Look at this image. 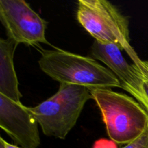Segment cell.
Listing matches in <instances>:
<instances>
[{
	"label": "cell",
	"mask_w": 148,
	"mask_h": 148,
	"mask_svg": "<svg viewBox=\"0 0 148 148\" xmlns=\"http://www.w3.org/2000/svg\"><path fill=\"white\" fill-rule=\"evenodd\" d=\"M90 98L88 88L62 83L54 95L36 106L26 108L40 126L44 135L64 140Z\"/></svg>",
	"instance_id": "3"
},
{
	"label": "cell",
	"mask_w": 148,
	"mask_h": 148,
	"mask_svg": "<svg viewBox=\"0 0 148 148\" xmlns=\"http://www.w3.org/2000/svg\"><path fill=\"white\" fill-rule=\"evenodd\" d=\"M40 69L60 84H72L89 90L122 88L119 79L108 68L91 57L60 49L42 50Z\"/></svg>",
	"instance_id": "1"
},
{
	"label": "cell",
	"mask_w": 148,
	"mask_h": 148,
	"mask_svg": "<svg viewBox=\"0 0 148 148\" xmlns=\"http://www.w3.org/2000/svg\"><path fill=\"white\" fill-rule=\"evenodd\" d=\"M122 148H148V126L140 137Z\"/></svg>",
	"instance_id": "10"
},
{
	"label": "cell",
	"mask_w": 148,
	"mask_h": 148,
	"mask_svg": "<svg viewBox=\"0 0 148 148\" xmlns=\"http://www.w3.org/2000/svg\"><path fill=\"white\" fill-rule=\"evenodd\" d=\"M121 49L113 43H103L95 40L91 56L108 66L120 80L122 89L129 92L136 83V75L132 64H130L121 53Z\"/></svg>",
	"instance_id": "7"
},
{
	"label": "cell",
	"mask_w": 148,
	"mask_h": 148,
	"mask_svg": "<svg viewBox=\"0 0 148 148\" xmlns=\"http://www.w3.org/2000/svg\"><path fill=\"white\" fill-rule=\"evenodd\" d=\"M17 46L8 38L0 40V94L20 103L22 94L14 66V54Z\"/></svg>",
	"instance_id": "8"
},
{
	"label": "cell",
	"mask_w": 148,
	"mask_h": 148,
	"mask_svg": "<svg viewBox=\"0 0 148 148\" xmlns=\"http://www.w3.org/2000/svg\"><path fill=\"white\" fill-rule=\"evenodd\" d=\"M125 51L132 61L136 75L135 85L128 92L138 101L148 114V61L140 59L131 46Z\"/></svg>",
	"instance_id": "9"
},
{
	"label": "cell",
	"mask_w": 148,
	"mask_h": 148,
	"mask_svg": "<svg viewBox=\"0 0 148 148\" xmlns=\"http://www.w3.org/2000/svg\"><path fill=\"white\" fill-rule=\"evenodd\" d=\"M92 148H117V145L112 140L101 139L95 142Z\"/></svg>",
	"instance_id": "11"
},
{
	"label": "cell",
	"mask_w": 148,
	"mask_h": 148,
	"mask_svg": "<svg viewBox=\"0 0 148 148\" xmlns=\"http://www.w3.org/2000/svg\"><path fill=\"white\" fill-rule=\"evenodd\" d=\"M0 20L8 39L17 45L49 44L46 38L47 22L24 0H0Z\"/></svg>",
	"instance_id": "5"
},
{
	"label": "cell",
	"mask_w": 148,
	"mask_h": 148,
	"mask_svg": "<svg viewBox=\"0 0 148 148\" xmlns=\"http://www.w3.org/2000/svg\"><path fill=\"white\" fill-rule=\"evenodd\" d=\"M37 121L25 106L0 94V127L22 148H38L40 138Z\"/></svg>",
	"instance_id": "6"
},
{
	"label": "cell",
	"mask_w": 148,
	"mask_h": 148,
	"mask_svg": "<svg viewBox=\"0 0 148 148\" xmlns=\"http://www.w3.org/2000/svg\"><path fill=\"white\" fill-rule=\"evenodd\" d=\"M0 148H4V145H3L1 144V143H0Z\"/></svg>",
	"instance_id": "13"
},
{
	"label": "cell",
	"mask_w": 148,
	"mask_h": 148,
	"mask_svg": "<svg viewBox=\"0 0 148 148\" xmlns=\"http://www.w3.org/2000/svg\"><path fill=\"white\" fill-rule=\"evenodd\" d=\"M0 143H1V144L4 145V148H22L17 145H12L10 144V143H7V142L5 141L2 137L0 138Z\"/></svg>",
	"instance_id": "12"
},
{
	"label": "cell",
	"mask_w": 148,
	"mask_h": 148,
	"mask_svg": "<svg viewBox=\"0 0 148 148\" xmlns=\"http://www.w3.org/2000/svg\"><path fill=\"white\" fill-rule=\"evenodd\" d=\"M77 19L95 40L116 44L124 51L131 46L129 18L110 1L79 0Z\"/></svg>",
	"instance_id": "4"
},
{
	"label": "cell",
	"mask_w": 148,
	"mask_h": 148,
	"mask_svg": "<svg viewBox=\"0 0 148 148\" xmlns=\"http://www.w3.org/2000/svg\"><path fill=\"white\" fill-rule=\"evenodd\" d=\"M90 91L101 111L111 140L119 145H127L145 131L148 114L134 98L108 88Z\"/></svg>",
	"instance_id": "2"
}]
</instances>
